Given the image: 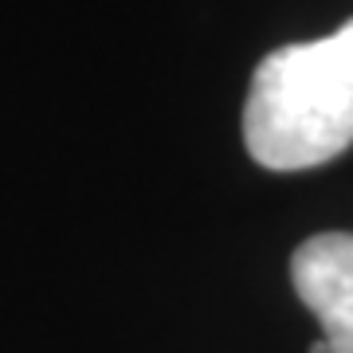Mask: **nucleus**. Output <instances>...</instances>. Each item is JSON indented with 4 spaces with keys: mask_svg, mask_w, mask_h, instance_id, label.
<instances>
[{
    "mask_svg": "<svg viewBox=\"0 0 353 353\" xmlns=\"http://www.w3.org/2000/svg\"><path fill=\"white\" fill-rule=\"evenodd\" d=\"M243 141L263 169L294 173L353 145V20L310 43H287L255 67Z\"/></svg>",
    "mask_w": 353,
    "mask_h": 353,
    "instance_id": "nucleus-1",
    "label": "nucleus"
},
{
    "mask_svg": "<svg viewBox=\"0 0 353 353\" xmlns=\"http://www.w3.org/2000/svg\"><path fill=\"white\" fill-rule=\"evenodd\" d=\"M294 290L314 310L330 353H353V232H322L290 259Z\"/></svg>",
    "mask_w": 353,
    "mask_h": 353,
    "instance_id": "nucleus-2",
    "label": "nucleus"
},
{
    "mask_svg": "<svg viewBox=\"0 0 353 353\" xmlns=\"http://www.w3.org/2000/svg\"><path fill=\"white\" fill-rule=\"evenodd\" d=\"M310 353H330V341H326V338H318L314 345H310Z\"/></svg>",
    "mask_w": 353,
    "mask_h": 353,
    "instance_id": "nucleus-3",
    "label": "nucleus"
}]
</instances>
